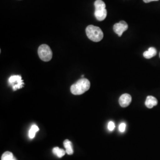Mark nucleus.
<instances>
[{"label":"nucleus","mask_w":160,"mask_h":160,"mask_svg":"<svg viewBox=\"0 0 160 160\" xmlns=\"http://www.w3.org/2000/svg\"><path fill=\"white\" fill-rule=\"evenodd\" d=\"M90 88V82L86 78H81L71 87V92L74 95H81Z\"/></svg>","instance_id":"obj_1"},{"label":"nucleus","mask_w":160,"mask_h":160,"mask_svg":"<svg viewBox=\"0 0 160 160\" xmlns=\"http://www.w3.org/2000/svg\"><path fill=\"white\" fill-rule=\"evenodd\" d=\"M86 32L88 38L94 42H98L103 39V31L98 27L89 25L86 28Z\"/></svg>","instance_id":"obj_2"},{"label":"nucleus","mask_w":160,"mask_h":160,"mask_svg":"<svg viewBox=\"0 0 160 160\" xmlns=\"http://www.w3.org/2000/svg\"><path fill=\"white\" fill-rule=\"evenodd\" d=\"M94 16L98 21H103L106 17L108 12L106 9V4L102 0H96L94 2Z\"/></svg>","instance_id":"obj_3"},{"label":"nucleus","mask_w":160,"mask_h":160,"mask_svg":"<svg viewBox=\"0 0 160 160\" xmlns=\"http://www.w3.org/2000/svg\"><path fill=\"white\" fill-rule=\"evenodd\" d=\"M38 55L43 61L48 62L51 60L52 58V51L50 47L46 44H43L40 45L38 48Z\"/></svg>","instance_id":"obj_4"},{"label":"nucleus","mask_w":160,"mask_h":160,"mask_svg":"<svg viewBox=\"0 0 160 160\" xmlns=\"http://www.w3.org/2000/svg\"><path fill=\"white\" fill-rule=\"evenodd\" d=\"M8 82L12 85L14 91L22 88L24 86V82L21 75H12L9 78Z\"/></svg>","instance_id":"obj_5"},{"label":"nucleus","mask_w":160,"mask_h":160,"mask_svg":"<svg viewBox=\"0 0 160 160\" xmlns=\"http://www.w3.org/2000/svg\"><path fill=\"white\" fill-rule=\"evenodd\" d=\"M128 29V25L125 21H120L119 23L114 24L113 26V31L115 33L118 34L119 37L122 36L123 33Z\"/></svg>","instance_id":"obj_6"},{"label":"nucleus","mask_w":160,"mask_h":160,"mask_svg":"<svg viewBox=\"0 0 160 160\" xmlns=\"http://www.w3.org/2000/svg\"><path fill=\"white\" fill-rule=\"evenodd\" d=\"M132 102L131 96L129 94H123L120 96L119 99V103L122 108L128 107Z\"/></svg>","instance_id":"obj_7"},{"label":"nucleus","mask_w":160,"mask_h":160,"mask_svg":"<svg viewBox=\"0 0 160 160\" xmlns=\"http://www.w3.org/2000/svg\"><path fill=\"white\" fill-rule=\"evenodd\" d=\"M157 104H158L157 99L152 96H148L147 97V99L145 102L146 107L149 109H152L153 107L157 106Z\"/></svg>","instance_id":"obj_8"},{"label":"nucleus","mask_w":160,"mask_h":160,"mask_svg":"<svg viewBox=\"0 0 160 160\" xmlns=\"http://www.w3.org/2000/svg\"><path fill=\"white\" fill-rule=\"evenodd\" d=\"M157 55V50L154 47H150L148 51L143 52V57L146 59H150Z\"/></svg>","instance_id":"obj_9"},{"label":"nucleus","mask_w":160,"mask_h":160,"mask_svg":"<svg viewBox=\"0 0 160 160\" xmlns=\"http://www.w3.org/2000/svg\"><path fill=\"white\" fill-rule=\"evenodd\" d=\"M63 145L66 149L65 151H66L67 154H68V155L73 154L74 150L72 148V144L70 141H69L68 139H66L65 141H64Z\"/></svg>","instance_id":"obj_10"},{"label":"nucleus","mask_w":160,"mask_h":160,"mask_svg":"<svg viewBox=\"0 0 160 160\" xmlns=\"http://www.w3.org/2000/svg\"><path fill=\"white\" fill-rule=\"evenodd\" d=\"M52 152L59 158H62L66 153V151H65L62 149L59 148L58 147L53 148L52 149Z\"/></svg>","instance_id":"obj_11"},{"label":"nucleus","mask_w":160,"mask_h":160,"mask_svg":"<svg viewBox=\"0 0 160 160\" xmlns=\"http://www.w3.org/2000/svg\"><path fill=\"white\" fill-rule=\"evenodd\" d=\"M1 160H17L12 154V153L9 151L5 152L1 157Z\"/></svg>","instance_id":"obj_12"},{"label":"nucleus","mask_w":160,"mask_h":160,"mask_svg":"<svg viewBox=\"0 0 160 160\" xmlns=\"http://www.w3.org/2000/svg\"><path fill=\"white\" fill-rule=\"evenodd\" d=\"M39 129L38 126H36V125H32L29 132V136L30 138V139L34 138L36 132L39 131Z\"/></svg>","instance_id":"obj_13"},{"label":"nucleus","mask_w":160,"mask_h":160,"mask_svg":"<svg viewBox=\"0 0 160 160\" xmlns=\"http://www.w3.org/2000/svg\"><path fill=\"white\" fill-rule=\"evenodd\" d=\"M126 123H121L119 126V129L120 132H124L126 130Z\"/></svg>","instance_id":"obj_14"},{"label":"nucleus","mask_w":160,"mask_h":160,"mask_svg":"<svg viewBox=\"0 0 160 160\" xmlns=\"http://www.w3.org/2000/svg\"><path fill=\"white\" fill-rule=\"evenodd\" d=\"M108 129L110 131H112L114 129V128H115V125H114V122H112V121H110L109 122V123H108Z\"/></svg>","instance_id":"obj_15"},{"label":"nucleus","mask_w":160,"mask_h":160,"mask_svg":"<svg viewBox=\"0 0 160 160\" xmlns=\"http://www.w3.org/2000/svg\"><path fill=\"white\" fill-rule=\"evenodd\" d=\"M143 2H145V3H148L150 2H152V1H159V0H143Z\"/></svg>","instance_id":"obj_16"},{"label":"nucleus","mask_w":160,"mask_h":160,"mask_svg":"<svg viewBox=\"0 0 160 160\" xmlns=\"http://www.w3.org/2000/svg\"></svg>","instance_id":"obj_17"}]
</instances>
